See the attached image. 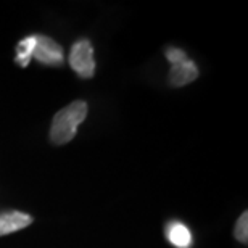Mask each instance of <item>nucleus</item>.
<instances>
[{
    "label": "nucleus",
    "instance_id": "f257e3e1",
    "mask_svg": "<svg viewBox=\"0 0 248 248\" xmlns=\"http://www.w3.org/2000/svg\"><path fill=\"white\" fill-rule=\"evenodd\" d=\"M87 110V103L82 100H76L69 103L68 107L62 108L53 116L50 127V140L55 145H64L69 140H73L74 136H76L78 126L86 120Z\"/></svg>",
    "mask_w": 248,
    "mask_h": 248
},
{
    "label": "nucleus",
    "instance_id": "f03ea898",
    "mask_svg": "<svg viewBox=\"0 0 248 248\" xmlns=\"http://www.w3.org/2000/svg\"><path fill=\"white\" fill-rule=\"evenodd\" d=\"M69 64L81 78L91 79L95 73V58H93L92 44L86 39L74 44L71 53H69Z\"/></svg>",
    "mask_w": 248,
    "mask_h": 248
},
{
    "label": "nucleus",
    "instance_id": "7ed1b4c3",
    "mask_svg": "<svg viewBox=\"0 0 248 248\" xmlns=\"http://www.w3.org/2000/svg\"><path fill=\"white\" fill-rule=\"evenodd\" d=\"M32 58L44 64L58 66L63 63V48L62 46L47 36H36V47H34Z\"/></svg>",
    "mask_w": 248,
    "mask_h": 248
},
{
    "label": "nucleus",
    "instance_id": "20e7f679",
    "mask_svg": "<svg viewBox=\"0 0 248 248\" xmlns=\"http://www.w3.org/2000/svg\"><path fill=\"white\" fill-rule=\"evenodd\" d=\"M197 78H198V68L195 66V63L192 60H188V58L186 62L176 63L171 66V71H170L171 86L182 87V86H186V84H190L192 81H195Z\"/></svg>",
    "mask_w": 248,
    "mask_h": 248
},
{
    "label": "nucleus",
    "instance_id": "39448f33",
    "mask_svg": "<svg viewBox=\"0 0 248 248\" xmlns=\"http://www.w3.org/2000/svg\"><path fill=\"white\" fill-rule=\"evenodd\" d=\"M32 217L21 211H10L0 215V237L12 234V232L21 231L24 227L31 226Z\"/></svg>",
    "mask_w": 248,
    "mask_h": 248
},
{
    "label": "nucleus",
    "instance_id": "423d86ee",
    "mask_svg": "<svg viewBox=\"0 0 248 248\" xmlns=\"http://www.w3.org/2000/svg\"><path fill=\"white\" fill-rule=\"evenodd\" d=\"M168 240L177 248H190L192 245V234L184 224L181 222H171L166 229Z\"/></svg>",
    "mask_w": 248,
    "mask_h": 248
},
{
    "label": "nucleus",
    "instance_id": "0eeeda50",
    "mask_svg": "<svg viewBox=\"0 0 248 248\" xmlns=\"http://www.w3.org/2000/svg\"><path fill=\"white\" fill-rule=\"evenodd\" d=\"M34 47H36V36H29L19 41L16 47V63L19 66H28L29 60L32 58Z\"/></svg>",
    "mask_w": 248,
    "mask_h": 248
},
{
    "label": "nucleus",
    "instance_id": "6e6552de",
    "mask_svg": "<svg viewBox=\"0 0 248 248\" xmlns=\"http://www.w3.org/2000/svg\"><path fill=\"white\" fill-rule=\"evenodd\" d=\"M234 235L240 244H247L248 242V213L247 211L242 213V216L237 219Z\"/></svg>",
    "mask_w": 248,
    "mask_h": 248
},
{
    "label": "nucleus",
    "instance_id": "1a4fd4ad",
    "mask_svg": "<svg viewBox=\"0 0 248 248\" xmlns=\"http://www.w3.org/2000/svg\"><path fill=\"white\" fill-rule=\"evenodd\" d=\"M166 58L171 62V64H176V63L186 62L187 55H186V52L179 50V48H168V50H166Z\"/></svg>",
    "mask_w": 248,
    "mask_h": 248
}]
</instances>
